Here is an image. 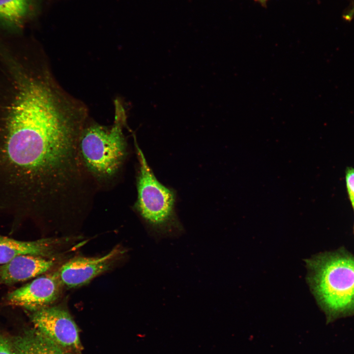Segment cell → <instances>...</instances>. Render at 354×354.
Returning <instances> with one entry per match:
<instances>
[{
    "label": "cell",
    "mask_w": 354,
    "mask_h": 354,
    "mask_svg": "<svg viewBox=\"0 0 354 354\" xmlns=\"http://www.w3.org/2000/svg\"><path fill=\"white\" fill-rule=\"evenodd\" d=\"M55 264L51 258L22 255L0 265V284L11 285L39 276Z\"/></svg>",
    "instance_id": "ba28073f"
},
{
    "label": "cell",
    "mask_w": 354,
    "mask_h": 354,
    "mask_svg": "<svg viewBox=\"0 0 354 354\" xmlns=\"http://www.w3.org/2000/svg\"><path fill=\"white\" fill-rule=\"evenodd\" d=\"M30 313L34 328L68 354H81L78 326L65 308L51 305Z\"/></svg>",
    "instance_id": "277c9868"
},
{
    "label": "cell",
    "mask_w": 354,
    "mask_h": 354,
    "mask_svg": "<svg viewBox=\"0 0 354 354\" xmlns=\"http://www.w3.org/2000/svg\"></svg>",
    "instance_id": "5bb4252c"
},
{
    "label": "cell",
    "mask_w": 354,
    "mask_h": 354,
    "mask_svg": "<svg viewBox=\"0 0 354 354\" xmlns=\"http://www.w3.org/2000/svg\"><path fill=\"white\" fill-rule=\"evenodd\" d=\"M29 8V0H0V20L13 26H19Z\"/></svg>",
    "instance_id": "30bf717a"
},
{
    "label": "cell",
    "mask_w": 354,
    "mask_h": 354,
    "mask_svg": "<svg viewBox=\"0 0 354 354\" xmlns=\"http://www.w3.org/2000/svg\"><path fill=\"white\" fill-rule=\"evenodd\" d=\"M115 119L110 129L97 124L85 127L79 149L83 163L94 176L107 178L115 175L123 161L126 144L122 132L126 115L118 100L115 102Z\"/></svg>",
    "instance_id": "3957f363"
},
{
    "label": "cell",
    "mask_w": 354,
    "mask_h": 354,
    "mask_svg": "<svg viewBox=\"0 0 354 354\" xmlns=\"http://www.w3.org/2000/svg\"><path fill=\"white\" fill-rule=\"evenodd\" d=\"M308 281L328 321L354 314V255L344 247L306 260Z\"/></svg>",
    "instance_id": "6da1fadb"
},
{
    "label": "cell",
    "mask_w": 354,
    "mask_h": 354,
    "mask_svg": "<svg viewBox=\"0 0 354 354\" xmlns=\"http://www.w3.org/2000/svg\"><path fill=\"white\" fill-rule=\"evenodd\" d=\"M13 342L18 354H68L34 328L16 336Z\"/></svg>",
    "instance_id": "9c48e42d"
},
{
    "label": "cell",
    "mask_w": 354,
    "mask_h": 354,
    "mask_svg": "<svg viewBox=\"0 0 354 354\" xmlns=\"http://www.w3.org/2000/svg\"><path fill=\"white\" fill-rule=\"evenodd\" d=\"M124 253L122 248L117 247L102 256L72 258L58 270L61 283L70 288L84 285L110 269Z\"/></svg>",
    "instance_id": "8992f818"
},
{
    "label": "cell",
    "mask_w": 354,
    "mask_h": 354,
    "mask_svg": "<svg viewBox=\"0 0 354 354\" xmlns=\"http://www.w3.org/2000/svg\"><path fill=\"white\" fill-rule=\"evenodd\" d=\"M259 0L260 1H261V2H265L266 0Z\"/></svg>",
    "instance_id": "4fadbf2b"
},
{
    "label": "cell",
    "mask_w": 354,
    "mask_h": 354,
    "mask_svg": "<svg viewBox=\"0 0 354 354\" xmlns=\"http://www.w3.org/2000/svg\"><path fill=\"white\" fill-rule=\"evenodd\" d=\"M346 185L350 200L354 208V169L349 168L346 174Z\"/></svg>",
    "instance_id": "7c38bea8"
},
{
    "label": "cell",
    "mask_w": 354,
    "mask_h": 354,
    "mask_svg": "<svg viewBox=\"0 0 354 354\" xmlns=\"http://www.w3.org/2000/svg\"><path fill=\"white\" fill-rule=\"evenodd\" d=\"M68 240L46 238L32 241L17 240L0 235V265L22 255L51 258Z\"/></svg>",
    "instance_id": "52a82bcc"
},
{
    "label": "cell",
    "mask_w": 354,
    "mask_h": 354,
    "mask_svg": "<svg viewBox=\"0 0 354 354\" xmlns=\"http://www.w3.org/2000/svg\"><path fill=\"white\" fill-rule=\"evenodd\" d=\"M135 145L139 163L135 209L155 238L179 236L183 229L175 211V193L156 179L142 151Z\"/></svg>",
    "instance_id": "7a4b0ae2"
},
{
    "label": "cell",
    "mask_w": 354,
    "mask_h": 354,
    "mask_svg": "<svg viewBox=\"0 0 354 354\" xmlns=\"http://www.w3.org/2000/svg\"><path fill=\"white\" fill-rule=\"evenodd\" d=\"M62 286L58 270L45 273L9 293L5 301L8 305L34 312L51 306L59 297Z\"/></svg>",
    "instance_id": "5b68a950"
},
{
    "label": "cell",
    "mask_w": 354,
    "mask_h": 354,
    "mask_svg": "<svg viewBox=\"0 0 354 354\" xmlns=\"http://www.w3.org/2000/svg\"><path fill=\"white\" fill-rule=\"evenodd\" d=\"M0 354H18L13 340L0 332Z\"/></svg>",
    "instance_id": "8fae6325"
}]
</instances>
